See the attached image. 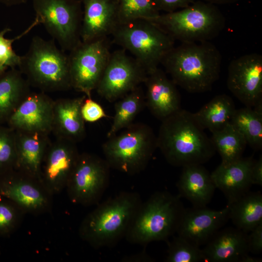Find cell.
<instances>
[{"mask_svg":"<svg viewBox=\"0 0 262 262\" xmlns=\"http://www.w3.org/2000/svg\"><path fill=\"white\" fill-rule=\"evenodd\" d=\"M17 68H9L0 75V125L7 124L20 102L30 92L27 80Z\"/></svg>","mask_w":262,"mask_h":262,"instance_id":"d4e9b609","label":"cell"},{"mask_svg":"<svg viewBox=\"0 0 262 262\" xmlns=\"http://www.w3.org/2000/svg\"><path fill=\"white\" fill-rule=\"evenodd\" d=\"M147 75V71L133 57L119 49L111 52L95 90L107 101H116L144 83Z\"/></svg>","mask_w":262,"mask_h":262,"instance_id":"7c38bea8","label":"cell"},{"mask_svg":"<svg viewBox=\"0 0 262 262\" xmlns=\"http://www.w3.org/2000/svg\"><path fill=\"white\" fill-rule=\"evenodd\" d=\"M126 262H151L154 260L146 252H141L130 256H125L121 260Z\"/></svg>","mask_w":262,"mask_h":262,"instance_id":"ab89813d","label":"cell"},{"mask_svg":"<svg viewBox=\"0 0 262 262\" xmlns=\"http://www.w3.org/2000/svg\"><path fill=\"white\" fill-rule=\"evenodd\" d=\"M161 121L157 147L170 164L182 167L203 164L215 154L211 138L194 113L180 109Z\"/></svg>","mask_w":262,"mask_h":262,"instance_id":"6da1fadb","label":"cell"},{"mask_svg":"<svg viewBox=\"0 0 262 262\" xmlns=\"http://www.w3.org/2000/svg\"><path fill=\"white\" fill-rule=\"evenodd\" d=\"M35 19L64 51L81 41L82 5L81 0H32Z\"/></svg>","mask_w":262,"mask_h":262,"instance_id":"9c48e42d","label":"cell"},{"mask_svg":"<svg viewBox=\"0 0 262 262\" xmlns=\"http://www.w3.org/2000/svg\"><path fill=\"white\" fill-rule=\"evenodd\" d=\"M254 162L252 157H242L228 164L221 163L211 173L216 188L224 194L228 204L249 191L252 185L251 170Z\"/></svg>","mask_w":262,"mask_h":262,"instance_id":"ffe728a7","label":"cell"},{"mask_svg":"<svg viewBox=\"0 0 262 262\" xmlns=\"http://www.w3.org/2000/svg\"><path fill=\"white\" fill-rule=\"evenodd\" d=\"M179 196L194 207H205L211 201L216 189L211 174L202 164L182 167L177 183Z\"/></svg>","mask_w":262,"mask_h":262,"instance_id":"cb8c5ba5","label":"cell"},{"mask_svg":"<svg viewBox=\"0 0 262 262\" xmlns=\"http://www.w3.org/2000/svg\"><path fill=\"white\" fill-rule=\"evenodd\" d=\"M36 19L22 33L12 39H8L5 35L11 31L10 28H5L0 31V69L5 70L9 68H17L20 57L14 51L12 45L16 40L27 34L35 26L39 25Z\"/></svg>","mask_w":262,"mask_h":262,"instance_id":"e575fe53","label":"cell"},{"mask_svg":"<svg viewBox=\"0 0 262 262\" xmlns=\"http://www.w3.org/2000/svg\"><path fill=\"white\" fill-rule=\"evenodd\" d=\"M112 41L108 37L81 41L68 54L71 88L91 98L110 58Z\"/></svg>","mask_w":262,"mask_h":262,"instance_id":"30bf717a","label":"cell"},{"mask_svg":"<svg viewBox=\"0 0 262 262\" xmlns=\"http://www.w3.org/2000/svg\"><path fill=\"white\" fill-rule=\"evenodd\" d=\"M230 123L245 138L247 145L255 150L262 148V115L252 107L236 109Z\"/></svg>","mask_w":262,"mask_h":262,"instance_id":"f546056e","label":"cell"},{"mask_svg":"<svg viewBox=\"0 0 262 262\" xmlns=\"http://www.w3.org/2000/svg\"><path fill=\"white\" fill-rule=\"evenodd\" d=\"M144 83L146 106L156 118L162 121L181 109L177 85L159 67L147 74Z\"/></svg>","mask_w":262,"mask_h":262,"instance_id":"ac0fdd59","label":"cell"},{"mask_svg":"<svg viewBox=\"0 0 262 262\" xmlns=\"http://www.w3.org/2000/svg\"><path fill=\"white\" fill-rule=\"evenodd\" d=\"M251 180L252 184L262 186V156L253 164L251 170Z\"/></svg>","mask_w":262,"mask_h":262,"instance_id":"f35d334b","label":"cell"},{"mask_svg":"<svg viewBox=\"0 0 262 262\" xmlns=\"http://www.w3.org/2000/svg\"><path fill=\"white\" fill-rule=\"evenodd\" d=\"M142 202L138 193L122 192L98 203L81 223L80 238L95 249L115 245L125 237Z\"/></svg>","mask_w":262,"mask_h":262,"instance_id":"3957f363","label":"cell"},{"mask_svg":"<svg viewBox=\"0 0 262 262\" xmlns=\"http://www.w3.org/2000/svg\"><path fill=\"white\" fill-rule=\"evenodd\" d=\"M87 97L60 98L54 101L51 132L56 137L76 143L85 135V121L81 113L82 106Z\"/></svg>","mask_w":262,"mask_h":262,"instance_id":"7402d4cb","label":"cell"},{"mask_svg":"<svg viewBox=\"0 0 262 262\" xmlns=\"http://www.w3.org/2000/svg\"><path fill=\"white\" fill-rule=\"evenodd\" d=\"M180 197L167 191L154 193L142 202L125 236L130 243L167 241L177 232L185 208Z\"/></svg>","mask_w":262,"mask_h":262,"instance_id":"277c9868","label":"cell"},{"mask_svg":"<svg viewBox=\"0 0 262 262\" xmlns=\"http://www.w3.org/2000/svg\"><path fill=\"white\" fill-rule=\"evenodd\" d=\"M146 20L181 43L209 41L225 25V17L220 10L215 4L203 0L195 1L183 8Z\"/></svg>","mask_w":262,"mask_h":262,"instance_id":"8992f818","label":"cell"},{"mask_svg":"<svg viewBox=\"0 0 262 262\" xmlns=\"http://www.w3.org/2000/svg\"><path fill=\"white\" fill-rule=\"evenodd\" d=\"M28 0H0V3L6 6H14L26 3Z\"/></svg>","mask_w":262,"mask_h":262,"instance_id":"60d3db41","label":"cell"},{"mask_svg":"<svg viewBox=\"0 0 262 262\" xmlns=\"http://www.w3.org/2000/svg\"><path fill=\"white\" fill-rule=\"evenodd\" d=\"M157 147V136L142 123H132L107 138L102 146L110 168L130 175L146 168Z\"/></svg>","mask_w":262,"mask_h":262,"instance_id":"52a82bcc","label":"cell"},{"mask_svg":"<svg viewBox=\"0 0 262 262\" xmlns=\"http://www.w3.org/2000/svg\"><path fill=\"white\" fill-rule=\"evenodd\" d=\"M229 216L235 227L248 233L262 223V195L250 192L228 204Z\"/></svg>","mask_w":262,"mask_h":262,"instance_id":"484cf974","label":"cell"},{"mask_svg":"<svg viewBox=\"0 0 262 262\" xmlns=\"http://www.w3.org/2000/svg\"><path fill=\"white\" fill-rule=\"evenodd\" d=\"M80 154L76 143L71 141L56 137L50 142L42 161L40 177L52 195L66 189Z\"/></svg>","mask_w":262,"mask_h":262,"instance_id":"5bb4252c","label":"cell"},{"mask_svg":"<svg viewBox=\"0 0 262 262\" xmlns=\"http://www.w3.org/2000/svg\"><path fill=\"white\" fill-rule=\"evenodd\" d=\"M145 106V92L140 86L116 100L114 116L107 137L115 134L133 123Z\"/></svg>","mask_w":262,"mask_h":262,"instance_id":"83f0119b","label":"cell"},{"mask_svg":"<svg viewBox=\"0 0 262 262\" xmlns=\"http://www.w3.org/2000/svg\"><path fill=\"white\" fill-rule=\"evenodd\" d=\"M236 109L231 98L221 94L214 97L194 115L204 129L213 132L230 123Z\"/></svg>","mask_w":262,"mask_h":262,"instance_id":"4316f807","label":"cell"},{"mask_svg":"<svg viewBox=\"0 0 262 262\" xmlns=\"http://www.w3.org/2000/svg\"><path fill=\"white\" fill-rule=\"evenodd\" d=\"M262 259L246 254L241 259L240 262H260Z\"/></svg>","mask_w":262,"mask_h":262,"instance_id":"b9f144b4","label":"cell"},{"mask_svg":"<svg viewBox=\"0 0 262 262\" xmlns=\"http://www.w3.org/2000/svg\"><path fill=\"white\" fill-rule=\"evenodd\" d=\"M119 24L136 19H149L161 13L154 0H115Z\"/></svg>","mask_w":262,"mask_h":262,"instance_id":"4dcf8cb0","label":"cell"},{"mask_svg":"<svg viewBox=\"0 0 262 262\" xmlns=\"http://www.w3.org/2000/svg\"><path fill=\"white\" fill-rule=\"evenodd\" d=\"M248 233L247 245L249 252L259 254L262 250V223H261Z\"/></svg>","mask_w":262,"mask_h":262,"instance_id":"74e56055","label":"cell"},{"mask_svg":"<svg viewBox=\"0 0 262 262\" xmlns=\"http://www.w3.org/2000/svg\"><path fill=\"white\" fill-rule=\"evenodd\" d=\"M26 213L11 200L0 196V237H7L20 227Z\"/></svg>","mask_w":262,"mask_h":262,"instance_id":"d6a6232c","label":"cell"},{"mask_svg":"<svg viewBox=\"0 0 262 262\" xmlns=\"http://www.w3.org/2000/svg\"><path fill=\"white\" fill-rule=\"evenodd\" d=\"M82 116L85 121L94 122L107 117L101 105L93 100L91 98H86L81 108Z\"/></svg>","mask_w":262,"mask_h":262,"instance_id":"d590c367","label":"cell"},{"mask_svg":"<svg viewBox=\"0 0 262 262\" xmlns=\"http://www.w3.org/2000/svg\"><path fill=\"white\" fill-rule=\"evenodd\" d=\"M16 157L15 131L0 125V176L15 169Z\"/></svg>","mask_w":262,"mask_h":262,"instance_id":"836d02e7","label":"cell"},{"mask_svg":"<svg viewBox=\"0 0 262 262\" xmlns=\"http://www.w3.org/2000/svg\"><path fill=\"white\" fill-rule=\"evenodd\" d=\"M0 196L16 203L26 214L38 215L52 210L53 196L41 181L16 169L0 176Z\"/></svg>","mask_w":262,"mask_h":262,"instance_id":"4fadbf2b","label":"cell"},{"mask_svg":"<svg viewBox=\"0 0 262 262\" xmlns=\"http://www.w3.org/2000/svg\"><path fill=\"white\" fill-rule=\"evenodd\" d=\"M111 36L112 43L131 53L147 74L158 67L175 46L170 35L146 19L119 24Z\"/></svg>","mask_w":262,"mask_h":262,"instance_id":"ba28073f","label":"cell"},{"mask_svg":"<svg viewBox=\"0 0 262 262\" xmlns=\"http://www.w3.org/2000/svg\"><path fill=\"white\" fill-rule=\"evenodd\" d=\"M53 100L44 92H29L8 119L7 126L15 131L51 132Z\"/></svg>","mask_w":262,"mask_h":262,"instance_id":"e0dca14e","label":"cell"},{"mask_svg":"<svg viewBox=\"0 0 262 262\" xmlns=\"http://www.w3.org/2000/svg\"><path fill=\"white\" fill-rule=\"evenodd\" d=\"M248 233L236 228L220 229L202 249L203 261L208 262H240L249 253Z\"/></svg>","mask_w":262,"mask_h":262,"instance_id":"44dd1931","label":"cell"},{"mask_svg":"<svg viewBox=\"0 0 262 262\" xmlns=\"http://www.w3.org/2000/svg\"><path fill=\"white\" fill-rule=\"evenodd\" d=\"M229 219L228 206L220 210L206 206L185 208L176 233L200 246L205 245Z\"/></svg>","mask_w":262,"mask_h":262,"instance_id":"2e32d148","label":"cell"},{"mask_svg":"<svg viewBox=\"0 0 262 262\" xmlns=\"http://www.w3.org/2000/svg\"><path fill=\"white\" fill-rule=\"evenodd\" d=\"M227 86L245 106L262 100V56L252 53L233 60L228 67Z\"/></svg>","mask_w":262,"mask_h":262,"instance_id":"9a60e30c","label":"cell"},{"mask_svg":"<svg viewBox=\"0 0 262 262\" xmlns=\"http://www.w3.org/2000/svg\"><path fill=\"white\" fill-rule=\"evenodd\" d=\"M15 131V169L40 180L41 166L50 142L49 134L39 132Z\"/></svg>","mask_w":262,"mask_h":262,"instance_id":"603a6c76","label":"cell"},{"mask_svg":"<svg viewBox=\"0 0 262 262\" xmlns=\"http://www.w3.org/2000/svg\"><path fill=\"white\" fill-rule=\"evenodd\" d=\"M18 69L30 85L42 92L71 88L68 55L56 46L53 39L33 36L28 51L20 57Z\"/></svg>","mask_w":262,"mask_h":262,"instance_id":"5b68a950","label":"cell"},{"mask_svg":"<svg viewBox=\"0 0 262 262\" xmlns=\"http://www.w3.org/2000/svg\"><path fill=\"white\" fill-rule=\"evenodd\" d=\"M154 1L160 12L169 13L186 7L193 3L195 0H154Z\"/></svg>","mask_w":262,"mask_h":262,"instance_id":"8d00e7d4","label":"cell"},{"mask_svg":"<svg viewBox=\"0 0 262 262\" xmlns=\"http://www.w3.org/2000/svg\"><path fill=\"white\" fill-rule=\"evenodd\" d=\"M81 39L90 42L111 36L119 24L115 0H81Z\"/></svg>","mask_w":262,"mask_h":262,"instance_id":"d6986e66","label":"cell"},{"mask_svg":"<svg viewBox=\"0 0 262 262\" xmlns=\"http://www.w3.org/2000/svg\"><path fill=\"white\" fill-rule=\"evenodd\" d=\"M213 4H222L233 3L237 0H203Z\"/></svg>","mask_w":262,"mask_h":262,"instance_id":"7bdbcfd3","label":"cell"},{"mask_svg":"<svg viewBox=\"0 0 262 262\" xmlns=\"http://www.w3.org/2000/svg\"><path fill=\"white\" fill-rule=\"evenodd\" d=\"M110 169L104 158L80 154L66 187L71 202L83 206L99 203L109 185Z\"/></svg>","mask_w":262,"mask_h":262,"instance_id":"8fae6325","label":"cell"},{"mask_svg":"<svg viewBox=\"0 0 262 262\" xmlns=\"http://www.w3.org/2000/svg\"><path fill=\"white\" fill-rule=\"evenodd\" d=\"M221 62L218 49L207 41L174 46L161 64L176 85L198 93L211 89L219 77Z\"/></svg>","mask_w":262,"mask_h":262,"instance_id":"7a4b0ae2","label":"cell"},{"mask_svg":"<svg viewBox=\"0 0 262 262\" xmlns=\"http://www.w3.org/2000/svg\"><path fill=\"white\" fill-rule=\"evenodd\" d=\"M5 70H0V75L2 73H3L4 71Z\"/></svg>","mask_w":262,"mask_h":262,"instance_id":"ee69618b","label":"cell"},{"mask_svg":"<svg viewBox=\"0 0 262 262\" xmlns=\"http://www.w3.org/2000/svg\"><path fill=\"white\" fill-rule=\"evenodd\" d=\"M167 243L166 262H198L203 261L202 248L177 235Z\"/></svg>","mask_w":262,"mask_h":262,"instance_id":"1f68e13d","label":"cell"},{"mask_svg":"<svg viewBox=\"0 0 262 262\" xmlns=\"http://www.w3.org/2000/svg\"><path fill=\"white\" fill-rule=\"evenodd\" d=\"M211 140L222 164H228L242 157L247 143L243 135L230 122L222 129L212 132Z\"/></svg>","mask_w":262,"mask_h":262,"instance_id":"f1b7e54d","label":"cell"}]
</instances>
